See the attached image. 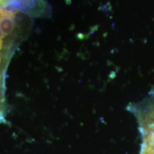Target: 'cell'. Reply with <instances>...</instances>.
I'll return each mask as SVG.
<instances>
[{
  "label": "cell",
  "mask_w": 154,
  "mask_h": 154,
  "mask_svg": "<svg viewBox=\"0 0 154 154\" xmlns=\"http://www.w3.org/2000/svg\"><path fill=\"white\" fill-rule=\"evenodd\" d=\"M29 29L28 19L22 11L11 6L0 7V124H5L7 115L6 73Z\"/></svg>",
  "instance_id": "cell-1"
},
{
  "label": "cell",
  "mask_w": 154,
  "mask_h": 154,
  "mask_svg": "<svg viewBox=\"0 0 154 154\" xmlns=\"http://www.w3.org/2000/svg\"><path fill=\"white\" fill-rule=\"evenodd\" d=\"M36 14L38 15L45 14L47 8L46 0H23Z\"/></svg>",
  "instance_id": "cell-3"
},
{
  "label": "cell",
  "mask_w": 154,
  "mask_h": 154,
  "mask_svg": "<svg viewBox=\"0 0 154 154\" xmlns=\"http://www.w3.org/2000/svg\"><path fill=\"white\" fill-rule=\"evenodd\" d=\"M141 146L139 154H154V126L140 134Z\"/></svg>",
  "instance_id": "cell-2"
},
{
  "label": "cell",
  "mask_w": 154,
  "mask_h": 154,
  "mask_svg": "<svg viewBox=\"0 0 154 154\" xmlns=\"http://www.w3.org/2000/svg\"><path fill=\"white\" fill-rule=\"evenodd\" d=\"M153 91H150V92H153ZM150 92H149V93H150ZM130 104H131V103H130ZM129 104V105H130ZM129 105H128V106H129ZM128 106H127V109H128Z\"/></svg>",
  "instance_id": "cell-4"
}]
</instances>
